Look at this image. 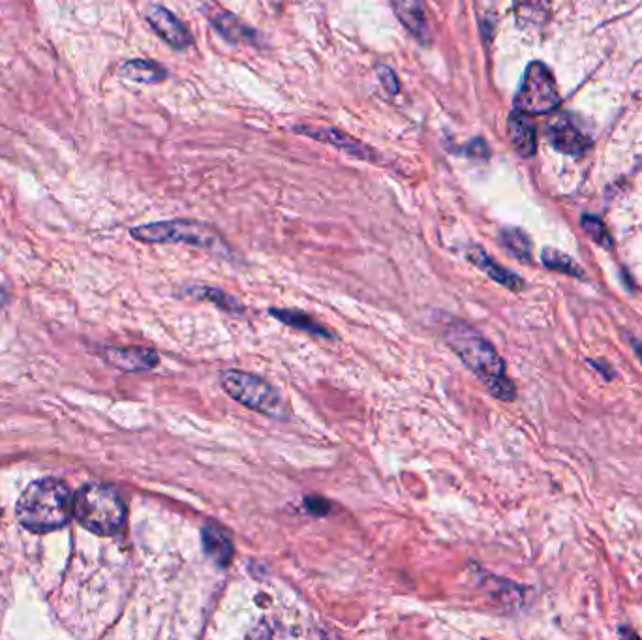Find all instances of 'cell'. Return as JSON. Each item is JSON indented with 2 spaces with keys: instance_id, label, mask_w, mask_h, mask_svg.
Segmentation results:
<instances>
[{
  "instance_id": "6da1fadb",
  "label": "cell",
  "mask_w": 642,
  "mask_h": 640,
  "mask_svg": "<svg viewBox=\"0 0 642 640\" xmlns=\"http://www.w3.org/2000/svg\"><path fill=\"white\" fill-rule=\"evenodd\" d=\"M445 344L457 353L460 361L468 366L490 395L511 402L517 397L513 381L507 378L504 359L487 338L479 335L468 323L449 320L444 325Z\"/></svg>"
},
{
  "instance_id": "7a4b0ae2",
  "label": "cell",
  "mask_w": 642,
  "mask_h": 640,
  "mask_svg": "<svg viewBox=\"0 0 642 640\" xmlns=\"http://www.w3.org/2000/svg\"><path fill=\"white\" fill-rule=\"evenodd\" d=\"M17 519L31 532H51L64 526L74 515V496L59 479L34 481L21 494Z\"/></svg>"
},
{
  "instance_id": "3957f363",
  "label": "cell",
  "mask_w": 642,
  "mask_h": 640,
  "mask_svg": "<svg viewBox=\"0 0 642 640\" xmlns=\"http://www.w3.org/2000/svg\"><path fill=\"white\" fill-rule=\"evenodd\" d=\"M74 515L92 534L113 535L124 526L126 505L117 488L91 483L77 492Z\"/></svg>"
},
{
  "instance_id": "277c9868",
  "label": "cell",
  "mask_w": 642,
  "mask_h": 640,
  "mask_svg": "<svg viewBox=\"0 0 642 640\" xmlns=\"http://www.w3.org/2000/svg\"><path fill=\"white\" fill-rule=\"evenodd\" d=\"M132 237L141 243L188 244L224 258H230L231 254L230 246L222 239V235L213 226L198 220L179 218L168 222H154L132 229Z\"/></svg>"
},
{
  "instance_id": "5b68a950",
  "label": "cell",
  "mask_w": 642,
  "mask_h": 640,
  "mask_svg": "<svg viewBox=\"0 0 642 640\" xmlns=\"http://www.w3.org/2000/svg\"><path fill=\"white\" fill-rule=\"evenodd\" d=\"M220 385L233 400L246 406L252 412L261 413L265 417L288 421L290 406L282 397V393L273 387L269 381L261 380L254 374L243 370H222Z\"/></svg>"
},
{
  "instance_id": "8992f818",
  "label": "cell",
  "mask_w": 642,
  "mask_h": 640,
  "mask_svg": "<svg viewBox=\"0 0 642 640\" xmlns=\"http://www.w3.org/2000/svg\"><path fill=\"white\" fill-rule=\"evenodd\" d=\"M560 104L556 83L545 64L534 62L528 66L519 94L515 98V107L524 115H543Z\"/></svg>"
},
{
  "instance_id": "52a82bcc",
  "label": "cell",
  "mask_w": 642,
  "mask_h": 640,
  "mask_svg": "<svg viewBox=\"0 0 642 640\" xmlns=\"http://www.w3.org/2000/svg\"><path fill=\"white\" fill-rule=\"evenodd\" d=\"M295 132L299 134H305L306 138L316 139V141H321L325 145H331V147H337L338 151H342L348 156H353L357 160H363V162H372L376 164L380 160L378 153L365 145L363 141L353 138L350 134L338 130V128H327V126H318V128H312V126H303V128H295Z\"/></svg>"
},
{
  "instance_id": "ba28073f",
  "label": "cell",
  "mask_w": 642,
  "mask_h": 640,
  "mask_svg": "<svg viewBox=\"0 0 642 640\" xmlns=\"http://www.w3.org/2000/svg\"><path fill=\"white\" fill-rule=\"evenodd\" d=\"M145 17L153 31L173 49H186L192 46V34L188 27L175 14H171L168 8L153 4L147 8Z\"/></svg>"
},
{
  "instance_id": "9c48e42d",
  "label": "cell",
  "mask_w": 642,
  "mask_h": 640,
  "mask_svg": "<svg viewBox=\"0 0 642 640\" xmlns=\"http://www.w3.org/2000/svg\"><path fill=\"white\" fill-rule=\"evenodd\" d=\"M391 4L400 23L408 29L413 38L423 46H428L432 42V32L423 0H391Z\"/></svg>"
},
{
  "instance_id": "30bf717a",
  "label": "cell",
  "mask_w": 642,
  "mask_h": 640,
  "mask_svg": "<svg viewBox=\"0 0 642 640\" xmlns=\"http://www.w3.org/2000/svg\"><path fill=\"white\" fill-rule=\"evenodd\" d=\"M201 543L205 554L220 567H228L233 560V541L226 528L216 522H205L201 528Z\"/></svg>"
},
{
  "instance_id": "8fae6325",
  "label": "cell",
  "mask_w": 642,
  "mask_h": 640,
  "mask_svg": "<svg viewBox=\"0 0 642 640\" xmlns=\"http://www.w3.org/2000/svg\"><path fill=\"white\" fill-rule=\"evenodd\" d=\"M104 353L109 365L124 372H147L158 365V353L151 348H107Z\"/></svg>"
},
{
  "instance_id": "7c38bea8",
  "label": "cell",
  "mask_w": 642,
  "mask_h": 640,
  "mask_svg": "<svg viewBox=\"0 0 642 640\" xmlns=\"http://www.w3.org/2000/svg\"><path fill=\"white\" fill-rule=\"evenodd\" d=\"M468 258L474 263L475 267H479L485 275L490 276L494 282L502 284L507 290L520 291L524 288L522 278L519 275H515L513 271L505 269L498 261L492 260L483 248L475 246L468 252Z\"/></svg>"
},
{
  "instance_id": "4fadbf2b",
  "label": "cell",
  "mask_w": 642,
  "mask_h": 640,
  "mask_svg": "<svg viewBox=\"0 0 642 640\" xmlns=\"http://www.w3.org/2000/svg\"><path fill=\"white\" fill-rule=\"evenodd\" d=\"M507 134H509V141L515 147V151L520 156H532L537 147V139H535V128L532 122L528 121V115L515 111L509 117V124H507Z\"/></svg>"
},
{
  "instance_id": "5bb4252c",
  "label": "cell",
  "mask_w": 642,
  "mask_h": 640,
  "mask_svg": "<svg viewBox=\"0 0 642 640\" xmlns=\"http://www.w3.org/2000/svg\"><path fill=\"white\" fill-rule=\"evenodd\" d=\"M551 138L554 147L564 153L579 154L586 147L584 134L567 117H556L552 121Z\"/></svg>"
},
{
  "instance_id": "9a60e30c",
  "label": "cell",
  "mask_w": 642,
  "mask_h": 640,
  "mask_svg": "<svg viewBox=\"0 0 642 640\" xmlns=\"http://www.w3.org/2000/svg\"><path fill=\"white\" fill-rule=\"evenodd\" d=\"M269 314L276 318L278 321H282L284 325H288L291 329H297V331H303V333H308L312 336H320V338H333V333L327 331L320 321L314 320L312 316H308L305 312L301 310H290V308H271Z\"/></svg>"
},
{
  "instance_id": "2e32d148",
  "label": "cell",
  "mask_w": 642,
  "mask_h": 640,
  "mask_svg": "<svg viewBox=\"0 0 642 640\" xmlns=\"http://www.w3.org/2000/svg\"><path fill=\"white\" fill-rule=\"evenodd\" d=\"M119 74L128 81L153 85V83L164 81L168 77V70L158 62L134 59V61L124 62L123 66L119 68Z\"/></svg>"
},
{
  "instance_id": "e0dca14e",
  "label": "cell",
  "mask_w": 642,
  "mask_h": 640,
  "mask_svg": "<svg viewBox=\"0 0 642 640\" xmlns=\"http://www.w3.org/2000/svg\"><path fill=\"white\" fill-rule=\"evenodd\" d=\"M211 23L220 31V34L233 44H256V32L248 29L245 23H241L235 16L228 12H214L211 16Z\"/></svg>"
},
{
  "instance_id": "ac0fdd59",
  "label": "cell",
  "mask_w": 642,
  "mask_h": 640,
  "mask_svg": "<svg viewBox=\"0 0 642 640\" xmlns=\"http://www.w3.org/2000/svg\"><path fill=\"white\" fill-rule=\"evenodd\" d=\"M188 295H192L194 299H201V301H209L213 305L218 306L220 310L233 314V316H243L245 314V306L241 305L239 299H235L230 293L218 290V288H211V286H194L188 290Z\"/></svg>"
},
{
  "instance_id": "d6986e66",
  "label": "cell",
  "mask_w": 642,
  "mask_h": 640,
  "mask_svg": "<svg viewBox=\"0 0 642 640\" xmlns=\"http://www.w3.org/2000/svg\"><path fill=\"white\" fill-rule=\"evenodd\" d=\"M515 12L520 25L539 27L551 14V0H515Z\"/></svg>"
},
{
  "instance_id": "ffe728a7",
  "label": "cell",
  "mask_w": 642,
  "mask_h": 640,
  "mask_svg": "<svg viewBox=\"0 0 642 640\" xmlns=\"http://www.w3.org/2000/svg\"><path fill=\"white\" fill-rule=\"evenodd\" d=\"M502 244L507 248V252L513 254L517 260H532V243L520 229H504Z\"/></svg>"
},
{
  "instance_id": "44dd1931",
  "label": "cell",
  "mask_w": 642,
  "mask_h": 640,
  "mask_svg": "<svg viewBox=\"0 0 642 640\" xmlns=\"http://www.w3.org/2000/svg\"><path fill=\"white\" fill-rule=\"evenodd\" d=\"M543 263L549 269H554V271H560V273H566V275L582 276L579 267L575 265V261L567 258L566 254H562L558 250H552V248L545 250L543 252Z\"/></svg>"
},
{
  "instance_id": "7402d4cb",
  "label": "cell",
  "mask_w": 642,
  "mask_h": 640,
  "mask_svg": "<svg viewBox=\"0 0 642 640\" xmlns=\"http://www.w3.org/2000/svg\"><path fill=\"white\" fill-rule=\"evenodd\" d=\"M582 226L594 237L596 243L603 244V246H611V237H609L605 226L597 218H590V216L582 218Z\"/></svg>"
},
{
  "instance_id": "603a6c76",
  "label": "cell",
  "mask_w": 642,
  "mask_h": 640,
  "mask_svg": "<svg viewBox=\"0 0 642 640\" xmlns=\"http://www.w3.org/2000/svg\"><path fill=\"white\" fill-rule=\"evenodd\" d=\"M376 72H378V77H380L385 91L389 92V94H398L400 92V81H398L397 74L387 64H378Z\"/></svg>"
},
{
  "instance_id": "cb8c5ba5",
  "label": "cell",
  "mask_w": 642,
  "mask_h": 640,
  "mask_svg": "<svg viewBox=\"0 0 642 640\" xmlns=\"http://www.w3.org/2000/svg\"><path fill=\"white\" fill-rule=\"evenodd\" d=\"M305 509L308 513L316 515V517H325V515H329V513H331L333 505L327 502V500H323V498L310 496V498H306L305 500Z\"/></svg>"
},
{
  "instance_id": "d4e9b609",
  "label": "cell",
  "mask_w": 642,
  "mask_h": 640,
  "mask_svg": "<svg viewBox=\"0 0 642 640\" xmlns=\"http://www.w3.org/2000/svg\"><path fill=\"white\" fill-rule=\"evenodd\" d=\"M633 346H635V351H637V355H639L642 363V342H633Z\"/></svg>"
}]
</instances>
